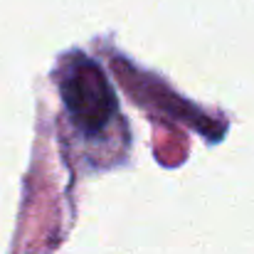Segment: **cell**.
Returning <instances> with one entry per match:
<instances>
[{
  "mask_svg": "<svg viewBox=\"0 0 254 254\" xmlns=\"http://www.w3.org/2000/svg\"><path fill=\"white\" fill-rule=\"evenodd\" d=\"M62 99L74 124L86 136L104 131L116 116V96L111 86L101 69L86 57H74L72 67H67L62 79Z\"/></svg>",
  "mask_w": 254,
  "mask_h": 254,
  "instance_id": "cell-1",
  "label": "cell"
}]
</instances>
